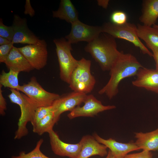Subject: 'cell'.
I'll return each mask as SVG.
<instances>
[{
  "mask_svg": "<svg viewBox=\"0 0 158 158\" xmlns=\"http://www.w3.org/2000/svg\"><path fill=\"white\" fill-rule=\"evenodd\" d=\"M153 57L156 63V69L158 71V53H153Z\"/></svg>",
  "mask_w": 158,
  "mask_h": 158,
  "instance_id": "e575fe53",
  "label": "cell"
},
{
  "mask_svg": "<svg viewBox=\"0 0 158 158\" xmlns=\"http://www.w3.org/2000/svg\"><path fill=\"white\" fill-rule=\"evenodd\" d=\"M110 19L112 23L117 25H121L127 22V16L124 11L117 10L111 13Z\"/></svg>",
  "mask_w": 158,
  "mask_h": 158,
  "instance_id": "4316f807",
  "label": "cell"
},
{
  "mask_svg": "<svg viewBox=\"0 0 158 158\" xmlns=\"http://www.w3.org/2000/svg\"><path fill=\"white\" fill-rule=\"evenodd\" d=\"M91 61L84 58L83 71L73 91L87 94L92 91L96 80L91 74Z\"/></svg>",
  "mask_w": 158,
  "mask_h": 158,
  "instance_id": "e0dca14e",
  "label": "cell"
},
{
  "mask_svg": "<svg viewBox=\"0 0 158 158\" xmlns=\"http://www.w3.org/2000/svg\"><path fill=\"white\" fill-rule=\"evenodd\" d=\"M83 59L84 58H83L78 60V64L72 73L69 87L73 90L81 74L83 66Z\"/></svg>",
  "mask_w": 158,
  "mask_h": 158,
  "instance_id": "484cf974",
  "label": "cell"
},
{
  "mask_svg": "<svg viewBox=\"0 0 158 158\" xmlns=\"http://www.w3.org/2000/svg\"><path fill=\"white\" fill-rule=\"evenodd\" d=\"M109 1L108 0H97V4L103 8L106 9L107 8Z\"/></svg>",
  "mask_w": 158,
  "mask_h": 158,
  "instance_id": "d6a6232c",
  "label": "cell"
},
{
  "mask_svg": "<svg viewBox=\"0 0 158 158\" xmlns=\"http://www.w3.org/2000/svg\"><path fill=\"white\" fill-rule=\"evenodd\" d=\"M93 136L98 142L108 148L116 158H123L128 153L140 150L132 141L123 143L118 142L111 138L105 139L96 133H94Z\"/></svg>",
  "mask_w": 158,
  "mask_h": 158,
  "instance_id": "5bb4252c",
  "label": "cell"
},
{
  "mask_svg": "<svg viewBox=\"0 0 158 158\" xmlns=\"http://www.w3.org/2000/svg\"><path fill=\"white\" fill-rule=\"evenodd\" d=\"M152 157L150 151L143 150L140 152L127 154L123 158H152Z\"/></svg>",
  "mask_w": 158,
  "mask_h": 158,
  "instance_id": "f546056e",
  "label": "cell"
},
{
  "mask_svg": "<svg viewBox=\"0 0 158 158\" xmlns=\"http://www.w3.org/2000/svg\"><path fill=\"white\" fill-rule=\"evenodd\" d=\"M18 48L34 69L39 70L46 65L48 51L44 40L40 39L36 44Z\"/></svg>",
  "mask_w": 158,
  "mask_h": 158,
  "instance_id": "52a82bcc",
  "label": "cell"
},
{
  "mask_svg": "<svg viewBox=\"0 0 158 158\" xmlns=\"http://www.w3.org/2000/svg\"><path fill=\"white\" fill-rule=\"evenodd\" d=\"M48 133L51 148L55 154L69 158H77L81 147L79 142L75 144L64 142L60 139L58 134L53 129Z\"/></svg>",
  "mask_w": 158,
  "mask_h": 158,
  "instance_id": "7c38bea8",
  "label": "cell"
},
{
  "mask_svg": "<svg viewBox=\"0 0 158 158\" xmlns=\"http://www.w3.org/2000/svg\"><path fill=\"white\" fill-rule=\"evenodd\" d=\"M82 107L78 106L67 115L70 119L79 117H93L99 113L114 109V105H103L102 102L97 99L92 95H87Z\"/></svg>",
  "mask_w": 158,
  "mask_h": 158,
  "instance_id": "30bf717a",
  "label": "cell"
},
{
  "mask_svg": "<svg viewBox=\"0 0 158 158\" xmlns=\"http://www.w3.org/2000/svg\"><path fill=\"white\" fill-rule=\"evenodd\" d=\"M84 49L91 55L103 71H109L122 53L117 49L115 38L104 32L88 43Z\"/></svg>",
  "mask_w": 158,
  "mask_h": 158,
  "instance_id": "7a4b0ae2",
  "label": "cell"
},
{
  "mask_svg": "<svg viewBox=\"0 0 158 158\" xmlns=\"http://www.w3.org/2000/svg\"><path fill=\"white\" fill-rule=\"evenodd\" d=\"M132 84L158 94V71L142 66L139 70Z\"/></svg>",
  "mask_w": 158,
  "mask_h": 158,
  "instance_id": "4fadbf2b",
  "label": "cell"
},
{
  "mask_svg": "<svg viewBox=\"0 0 158 158\" xmlns=\"http://www.w3.org/2000/svg\"><path fill=\"white\" fill-rule=\"evenodd\" d=\"M56 123L54 120V112L52 111L41 119L33 128V132L39 135L46 133H48L53 129Z\"/></svg>",
  "mask_w": 158,
  "mask_h": 158,
  "instance_id": "603a6c76",
  "label": "cell"
},
{
  "mask_svg": "<svg viewBox=\"0 0 158 158\" xmlns=\"http://www.w3.org/2000/svg\"><path fill=\"white\" fill-rule=\"evenodd\" d=\"M18 90L27 95L39 107L52 106L60 96L57 94L44 90L35 76L32 77L27 83L20 85Z\"/></svg>",
  "mask_w": 158,
  "mask_h": 158,
  "instance_id": "8992f818",
  "label": "cell"
},
{
  "mask_svg": "<svg viewBox=\"0 0 158 158\" xmlns=\"http://www.w3.org/2000/svg\"><path fill=\"white\" fill-rule=\"evenodd\" d=\"M79 142L81 147L77 158H89L94 155L104 157L108 154L107 147L98 142L93 135L83 136Z\"/></svg>",
  "mask_w": 158,
  "mask_h": 158,
  "instance_id": "9a60e30c",
  "label": "cell"
},
{
  "mask_svg": "<svg viewBox=\"0 0 158 158\" xmlns=\"http://www.w3.org/2000/svg\"><path fill=\"white\" fill-rule=\"evenodd\" d=\"M44 142L43 139H40L37 142L35 147L31 151L26 153L20 152L18 156H12L11 158H51L44 154L41 151L40 148Z\"/></svg>",
  "mask_w": 158,
  "mask_h": 158,
  "instance_id": "cb8c5ba5",
  "label": "cell"
},
{
  "mask_svg": "<svg viewBox=\"0 0 158 158\" xmlns=\"http://www.w3.org/2000/svg\"><path fill=\"white\" fill-rule=\"evenodd\" d=\"M13 35V30L12 26H8L3 23L2 18L0 19V37L12 41Z\"/></svg>",
  "mask_w": 158,
  "mask_h": 158,
  "instance_id": "83f0119b",
  "label": "cell"
},
{
  "mask_svg": "<svg viewBox=\"0 0 158 158\" xmlns=\"http://www.w3.org/2000/svg\"><path fill=\"white\" fill-rule=\"evenodd\" d=\"M70 33L65 38L71 44L85 41L89 43L102 32L101 26H91L85 24L79 20L71 24Z\"/></svg>",
  "mask_w": 158,
  "mask_h": 158,
  "instance_id": "ba28073f",
  "label": "cell"
},
{
  "mask_svg": "<svg viewBox=\"0 0 158 158\" xmlns=\"http://www.w3.org/2000/svg\"><path fill=\"white\" fill-rule=\"evenodd\" d=\"M2 87L0 85V114L3 116L5 114V111L7 109V104L2 94Z\"/></svg>",
  "mask_w": 158,
  "mask_h": 158,
  "instance_id": "4dcf8cb0",
  "label": "cell"
},
{
  "mask_svg": "<svg viewBox=\"0 0 158 158\" xmlns=\"http://www.w3.org/2000/svg\"><path fill=\"white\" fill-rule=\"evenodd\" d=\"M142 66L133 55L122 52L109 70V80L98 93L105 94L109 99H112L118 93L120 82L126 78L136 75Z\"/></svg>",
  "mask_w": 158,
  "mask_h": 158,
  "instance_id": "6da1fadb",
  "label": "cell"
},
{
  "mask_svg": "<svg viewBox=\"0 0 158 158\" xmlns=\"http://www.w3.org/2000/svg\"><path fill=\"white\" fill-rule=\"evenodd\" d=\"M87 95L83 92L73 91L60 96L52 105L56 123L59 121L62 114L66 111L70 112L83 103Z\"/></svg>",
  "mask_w": 158,
  "mask_h": 158,
  "instance_id": "9c48e42d",
  "label": "cell"
},
{
  "mask_svg": "<svg viewBox=\"0 0 158 158\" xmlns=\"http://www.w3.org/2000/svg\"><path fill=\"white\" fill-rule=\"evenodd\" d=\"M24 13L25 15H29L31 17L35 15V11L31 5L30 0H26Z\"/></svg>",
  "mask_w": 158,
  "mask_h": 158,
  "instance_id": "1f68e13d",
  "label": "cell"
},
{
  "mask_svg": "<svg viewBox=\"0 0 158 158\" xmlns=\"http://www.w3.org/2000/svg\"><path fill=\"white\" fill-rule=\"evenodd\" d=\"M11 42L7 39L0 37V45L8 44Z\"/></svg>",
  "mask_w": 158,
  "mask_h": 158,
  "instance_id": "836d02e7",
  "label": "cell"
},
{
  "mask_svg": "<svg viewBox=\"0 0 158 158\" xmlns=\"http://www.w3.org/2000/svg\"><path fill=\"white\" fill-rule=\"evenodd\" d=\"M137 31L140 39L145 42L153 53H158V28L138 24Z\"/></svg>",
  "mask_w": 158,
  "mask_h": 158,
  "instance_id": "ac0fdd59",
  "label": "cell"
},
{
  "mask_svg": "<svg viewBox=\"0 0 158 158\" xmlns=\"http://www.w3.org/2000/svg\"><path fill=\"white\" fill-rule=\"evenodd\" d=\"M134 134L136 138L135 142L140 149L150 151L158 150V128L149 132Z\"/></svg>",
  "mask_w": 158,
  "mask_h": 158,
  "instance_id": "d6986e66",
  "label": "cell"
},
{
  "mask_svg": "<svg viewBox=\"0 0 158 158\" xmlns=\"http://www.w3.org/2000/svg\"><path fill=\"white\" fill-rule=\"evenodd\" d=\"M101 26L102 32L108 34L115 38L129 41L139 48L143 54L153 57V53L141 41L138 35L137 25L134 24L127 22L123 25H117L107 22Z\"/></svg>",
  "mask_w": 158,
  "mask_h": 158,
  "instance_id": "277c9868",
  "label": "cell"
},
{
  "mask_svg": "<svg viewBox=\"0 0 158 158\" xmlns=\"http://www.w3.org/2000/svg\"><path fill=\"white\" fill-rule=\"evenodd\" d=\"M53 42L56 46V51L60 69V77L69 84L72 73L77 67L78 60L72 55L71 44L65 38L55 39Z\"/></svg>",
  "mask_w": 158,
  "mask_h": 158,
  "instance_id": "5b68a950",
  "label": "cell"
},
{
  "mask_svg": "<svg viewBox=\"0 0 158 158\" xmlns=\"http://www.w3.org/2000/svg\"><path fill=\"white\" fill-rule=\"evenodd\" d=\"M153 26L155 27L158 28V25H156L155 24Z\"/></svg>",
  "mask_w": 158,
  "mask_h": 158,
  "instance_id": "8d00e7d4",
  "label": "cell"
},
{
  "mask_svg": "<svg viewBox=\"0 0 158 158\" xmlns=\"http://www.w3.org/2000/svg\"><path fill=\"white\" fill-rule=\"evenodd\" d=\"M52 16L71 24L79 20L78 12L70 0H61L58 9L52 11Z\"/></svg>",
  "mask_w": 158,
  "mask_h": 158,
  "instance_id": "ffe728a7",
  "label": "cell"
},
{
  "mask_svg": "<svg viewBox=\"0 0 158 158\" xmlns=\"http://www.w3.org/2000/svg\"><path fill=\"white\" fill-rule=\"evenodd\" d=\"M106 158H116L111 153L110 150H109L108 153Z\"/></svg>",
  "mask_w": 158,
  "mask_h": 158,
  "instance_id": "d590c367",
  "label": "cell"
},
{
  "mask_svg": "<svg viewBox=\"0 0 158 158\" xmlns=\"http://www.w3.org/2000/svg\"><path fill=\"white\" fill-rule=\"evenodd\" d=\"M19 73L12 69L6 73L3 70L0 75V85L5 87L18 90L20 86L18 80Z\"/></svg>",
  "mask_w": 158,
  "mask_h": 158,
  "instance_id": "7402d4cb",
  "label": "cell"
},
{
  "mask_svg": "<svg viewBox=\"0 0 158 158\" xmlns=\"http://www.w3.org/2000/svg\"><path fill=\"white\" fill-rule=\"evenodd\" d=\"M158 18V0H144L139 20L143 25L152 26Z\"/></svg>",
  "mask_w": 158,
  "mask_h": 158,
  "instance_id": "44dd1931",
  "label": "cell"
},
{
  "mask_svg": "<svg viewBox=\"0 0 158 158\" xmlns=\"http://www.w3.org/2000/svg\"><path fill=\"white\" fill-rule=\"evenodd\" d=\"M11 26L13 30L11 42L13 44H34L40 40L28 28L25 18H22L18 15H14Z\"/></svg>",
  "mask_w": 158,
  "mask_h": 158,
  "instance_id": "8fae6325",
  "label": "cell"
},
{
  "mask_svg": "<svg viewBox=\"0 0 158 158\" xmlns=\"http://www.w3.org/2000/svg\"><path fill=\"white\" fill-rule=\"evenodd\" d=\"M13 44L10 43L0 46V62L4 63L8 56Z\"/></svg>",
  "mask_w": 158,
  "mask_h": 158,
  "instance_id": "f1b7e54d",
  "label": "cell"
},
{
  "mask_svg": "<svg viewBox=\"0 0 158 158\" xmlns=\"http://www.w3.org/2000/svg\"><path fill=\"white\" fill-rule=\"evenodd\" d=\"M52 111H53V110L52 106L37 107L30 122L32 128L34 127L41 119Z\"/></svg>",
  "mask_w": 158,
  "mask_h": 158,
  "instance_id": "d4e9b609",
  "label": "cell"
},
{
  "mask_svg": "<svg viewBox=\"0 0 158 158\" xmlns=\"http://www.w3.org/2000/svg\"><path fill=\"white\" fill-rule=\"evenodd\" d=\"M4 63L9 70L19 72H29L34 69L18 48L14 46Z\"/></svg>",
  "mask_w": 158,
  "mask_h": 158,
  "instance_id": "2e32d148",
  "label": "cell"
},
{
  "mask_svg": "<svg viewBox=\"0 0 158 158\" xmlns=\"http://www.w3.org/2000/svg\"><path fill=\"white\" fill-rule=\"evenodd\" d=\"M11 93L8 97L11 102L19 106L21 114L18 123V128L14 137L15 139H20L28 133L27 127L28 123L31 122L37 108V104L25 94L17 90L10 89Z\"/></svg>",
  "mask_w": 158,
  "mask_h": 158,
  "instance_id": "3957f363",
  "label": "cell"
}]
</instances>
